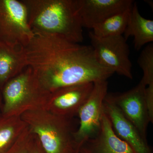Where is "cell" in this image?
Listing matches in <instances>:
<instances>
[{"label":"cell","mask_w":153,"mask_h":153,"mask_svg":"<svg viewBox=\"0 0 153 153\" xmlns=\"http://www.w3.org/2000/svg\"><path fill=\"white\" fill-rule=\"evenodd\" d=\"M25 50L27 66L51 93L70 85L107 80L114 73L99 63L91 45L57 35L34 33Z\"/></svg>","instance_id":"6da1fadb"},{"label":"cell","mask_w":153,"mask_h":153,"mask_svg":"<svg viewBox=\"0 0 153 153\" xmlns=\"http://www.w3.org/2000/svg\"><path fill=\"white\" fill-rule=\"evenodd\" d=\"M33 33L57 35L74 43L84 40L76 0H22Z\"/></svg>","instance_id":"7a4b0ae2"},{"label":"cell","mask_w":153,"mask_h":153,"mask_svg":"<svg viewBox=\"0 0 153 153\" xmlns=\"http://www.w3.org/2000/svg\"><path fill=\"white\" fill-rule=\"evenodd\" d=\"M1 92V113L6 116L15 117H21L27 111L45 108L51 94L29 66L7 82Z\"/></svg>","instance_id":"3957f363"},{"label":"cell","mask_w":153,"mask_h":153,"mask_svg":"<svg viewBox=\"0 0 153 153\" xmlns=\"http://www.w3.org/2000/svg\"><path fill=\"white\" fill-rule=\"evenodd\" d=\"M30 131L38 137L46 153H69L74 149L71 119L46 108L30 111L21 116Z\"/></svg>","instance_id":"277c9868"},{"label":"cell","mask_w":153,"mask_h":153,"mask_svg":"<svg viewBox=\"0 0 153 153\" xmlns=\"http://www.w3.org/2000/svg\"><path fill=\"white\" fill-rule=\"evenodd\" d=\"M34 36L26 6L22 1L0 0V41L25 47Z\"/></svg>","instance_id":"5b68a950"},{"label":"cell","mask_w":153,"mask_h":153,"mask_svg":"<svg viewBox=\"0 0 153 153\" xmlns=\"http://www.w3.org/2000/svg\"><path fill=\"white\" fill-rule=\"evenodd\" d=\"M91 46L99 63L114 73L133 79L130 50L123 35L100 38L89 33Z\"/></svg>","instance_id":"8992f818"},{"label":"cell","mask_w":153,"mask_h":153,"mask_svg":"<svg viewBox=\"0 0 153 153\" xmlns=\"http://www.w3.org/2000/svg\"><path fill=\"white\" fill-rule=\"evenodd\" d=\"M108 89L107 80L94 83L90 96L78 112L79 126L73 134L75 149H79L98 133L103 114V102L108 94Z\"/></svg>","instance_id":"52a82bcc"},{"label":"cell","mask_w":153,"mask_h":153,"mask_svg":"<svg viewBox=\"0 0 153 153\" xmlns=\"http://www.w3.org/2000/svg\"><path fill=\"white\" fill-rule=\"evenodd\" d=\"M146 86L142 80L130 90L123 93H108L106 98L111 102L124 116L134 126L145 140L150 123H152L146 98Z\"/></svg>","instance_id":"ba28073f"},{"label":"cell","mask_w":153,"mask_h":153,"mask_svg":"<svg viewBox=\"0 0 153 153\" xmlns=\"http://www.w3.org/2000/svg\"><path fill=\"white\" fill-rule=\"evenodd\" d=\"M94 83H82L62 88L50 94L45 108L60 116L71 119L78 115L87 100Z\"/></svg>","instance_id":"9c48e42d"},{"label":"cell","mask_w":153,"mask_h":153,"mask_svg":"<svg viewBox=\"0 0 153 153\" xmlns=\"http://www.w3.org/2000/svg\"><path fill=\"white\" fill-rule=\"evenodd\" d=\"M83 27L92 29L116 14L131 8L132 0H76Z\"/></svg>","instance_id":"30bf717a"},{"label":"cell","mask_w":153,"mask_h":153,"mask_svg":"<svg viewBox=\"0 0 153 153\" xmlns=\"http://www.w3.org/2000/svg\"><path fill=\"white\" fill-rule=\"evenodd\" d=\"M103 111L109 119L115 133L130 146L134 153H152L147 140L106 97L103 102Z\"/></svg>","instance_id":"8fae6325"},{"label":"cell","mask_w":153,"mask_h":153,"mask_svg":"<svg viewBox=\"0 0 153 153\" xmlns=\"http://www.w3.org/2000/svg\"><path fill=\"white\" fill-rule=\"evenodd\" d=\"M82 146L89 153H134L130 146L115 133L103 111L98 133Z\"/></svg>","instance_id":"7c38bea8"},{"label":"cell","mask_w":153,"mask_h":153,"mask_svg":"<svg viewBox=\"0 0 153 153\" xmlns=\"http://www.w3.org/2000/svg\"><path fill=\"white\" fill-rule=\"evenodd\" d=\"M25 47L0 41V89L27 67Z\"/></svg>","instance_id":"4fadbf2b"},{"label":"cell","mask_w":153,"mask_h":153,"mask_svg":"<svg viewBox=\"0 0 153 153\" xmlns=\"http://www.w3.org/2000/svg\"><path fill=\"white\" fill-rule=\"evenodd\" d=\"M123 35L126 41L130 37H133L134 47L137 51H140L146 44L153 42V21L140 15L136 3H134L130 9Z\"/></svg>","instance_id":"5bb4252c"},{"label":"cell","mask_w":153,"mask_h":153,"mask_svg":"<svg viewBox=\"0 0 153 153\" xmlns=\"http://www.w3.org/2000/svg\"><path fill=\"white\" fill-rule=\"evenodd\" d=\"M27 127L21 117L6 116L0 113V153L9 150Z\"/></svg>","instance_id":"9a60e30c"},{"label":"cell","mask_w":153,"mask_h":153,"mask_svg":"<svg viewBox=\"0 0 153 153\" xmlns=\"http://www.w3.org/2000/svg\"><path fill=\"white\" fill-rule=\"evenodd\" d=\"M131 9L114 15L97 25L92 29V33L100 38L123 35L128 22Z\"/></svg>","instance_id":"2e32d148"},{"label":"cell","mask_w":153,"mask_h":153,"mask_svg":"<svg viewBox=\"0 0 153 153\" xmlns=\"http://www.w3.org/2000/svg\"><path fill=\"white\" fill-rule=\"evenodd\" d=\"M143 71L142 78L146 86L153 85V44H149L143 49L137 59Z\"/></svg>","instance_id":"e0dca14e"},{"label":"cell","mask_w":153,"mask_h":153,"mask_svg":"<svg viewBox=\"0 0 153 153\" xmlns=\"http://www.w3.org/2000/svg\"><path fill=\"white\" fill-rule=\"evenodd\" d=\"M33 135L27 127L14 145L4 153H28Z\"/></svg>","instance_id":"ac0fdd59"},{"label":"cell","mask_w":153,"mask_h":153,"mask_svg":"<svg viewBox=\"0 0 153 153\" xmlns=\"http://www.w3.org/2000/svg\"><path fill=\"white\" fill-rule=\"evenodd\" d=\"M28 153H46L41 146L38 137L33 134L30 141Z\"/></svg>","instance_id":"d6986e66"},{"label":"cell","mask_w":153,"mask_h":153,"mask_svg":"<svg viewBox=\"0 0 153 153\" xmlns=\"http://www.w3.org/2000/svg\"><path fill=\"white\" fill-rule=\"evenodd\" d=\"M69 153H89L88 152L87 150L85 149L83 146L81 147L79 149L72 150Z\"/></svg>","instance_id":"ffe728a7"},{"label":"cell","mask_w":153,"mask_h":153,"mask_svg":"<svg viewBox=\"0 0 153 153\" xmlns=\"http://www.w3.org/2000/svg\"><path fill=\"white\" fill-rule=\"evenodd\" d=\"M3 106V98L2 95L1 90L0 89V113L1 111L2 108Z\"/></svg>","instance_id":"44dd1931"}]
</instances>
